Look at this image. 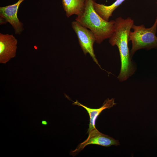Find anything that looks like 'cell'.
I'll use <instances>...</instances> for the list:
<instances>
[{"instance_id": "6da1fadb", "label": "cell", "mask_w": 157, "mask_h": 157, "mask_svg": "<svg viewBox=\"0 0 157 157\" xmlns=\"http://www.w3.org/2000/svg\"><path fill=\"white\" fill-rule=\"evenodd\" d=\"M115 21V31L109 38V42L112 46H117L118 49L121 66L117 78L120 81H123L135 71L128 47L129 35L134 21L130 17L124 19L121 17H117Z\"/></svg>"}, {"instance_id": "7a4b0ae2", "label": "cell", "mask_w": 157, "mask_h": 157, "mask_svg": "<svg viewBox=\"0 0 157 157\" xmlns=\"http://www.w3.org/2000/svg\"><path fill=\"white\" fill-rule=\"evenodd\" d=\"M96 0H85L84 12L75 19L91 30L95 35V42L99 44L112 35L115 31V21H106L98 14L94 7Z\"/></svg>"}, {"instance_id": "3957f363", "label": "cell", "mask_w": 157, "mask_h": 157, "mask_svg": "<svg viewBox=\"0 0 157 157\" xmlns=\"http://www.w3.org/2000/svg\"><path fill=\"white\" fill-rule=\"evenodd\" d=\"M157 28V17L153 26L146 28L144 25H136L133 24L130 31L129 41H131L132 47L130 51L131 57L135 52L140 49H149L157 47V37L156 35Z\"/></svg>"}, {"instance_id": "277c9868", "label": "cell", "mask_w": 157, "mask_h": 157, "mask_svg": "<svg viewBox=\"0 0 157 157\" xmlns=\"http://www.w3.org/2000/svg\"><path fill=\"white\" fill-rule=\"evenodd\" d=\"M71 25L77 36L79 44L84 54L89 53L94 61L101 68L94 52L93 46L96 41V38L94 33L76 21L72 22Z\"/></svg>"}, {"instance_id": "5b68a950", "label": "cell", "mask_w": 157, "mask_h": 157, "mask_svg": "<svg viewBox=\"0 0 157 157\" xmlns=\"http://www.w3.org/2000/svg\"><path fill=\"white\" fill-rule=\"evenodd\" d=\"M88 133L87 139L80 143L74 150H71L70 155L74 156L89 144H97L106 147L112 145L117 146L120 144L118 140L101 133L96 128L91 130Z\"/></svg>"}, {"instance_id": "8992f818", "label": "cell", "mask_w": 157, "mask_h": 157, "mask_svg": "<svg viewBox=\"0 0 157 157\" xmlns=\"http://www.w3.org/2000/svg\"><path fill=\"white\" fill-rule=\"evenodd\" d=\"M25 0H18L15 3L0 7V24L9 23L17 35H21L24 30V24L18 19L17 14L19 7Z\"/></svg>"}, {"instance_id": "52a82bcc", "label": "cell", "mask_w": 157, "mask_h": 157, "mask_svg": "<svg viewBox=\"0 0 157 157\" xmlns=\"http://www.w3.org/2000/svg\"><path fill=\"white\" fill-rule=\"evenodd\" d=\"M17 40L12 34L0 33V63L5 64L16 56Z\"/></svg>"}, {"instance_id": "ba28073f", "label": "cell", "mask_w": 157, "mask_h": 157, "mask_svg": "<svg viewBox=\"0 0 157 157\" xmlns=\"http://www.w3.org/2000/svg\"><path fill=\"white\" fill-rule=\"evenodd\" d=\"M114 101L115 99L113 98L110 99L108 98L104 101L102 106L97 109L88 108L79 102L77 100L74 101L72 104L82 106L86 110L88 113L90 117L89 127L87 132L88 133L91 130L96 128L95 122L96 119L102 111L106 109H110L116 104Z\"/></svg>"}, {"instance_id": "9c48e42d", "label": "cell", "mask_w": 157, "mask_h": 157, "mask_svg": "<svg viewBox=\"0 0 157 157\" xmlns=\"http://www.w3.org/2000/svg\"><path fill=\"white\" fill-rule=\"evenodd\" d=\"M85 0H62V6L67 17L73 15L78 16L84 11Z\"/></svg>"}, {"instance_id": "30bf717a", "label": "cell", "mask_w": 157, "mask_h": 157, "mask_svg": "<svg viewBox=\"0 0 157 157\" xmlns=\"http://www.w3.org/2000/svg\"><path fill=\"white\" fill-rule=\"evenodd\" d=\"M126 0H116L110 5L106 6L103 4L94 3V9L98 14L104 19L109 21L114 11Z\"/></svg>"}, {"instance_id": "8fae6325", "label": "cell", "mask_w": 157, "mask_h": 157, "mask_svg": "<svg viewBox=\"0 0 157 157\" xmlns=\"http://www.w3.org/2000/svg\"><path fill=\"white\" fill-rule=\"evenodd\" d=\"M41 124L44 125H47V124L48 122L46 121L42 120L41 122Z\"/></svg>"}]
</instances>
